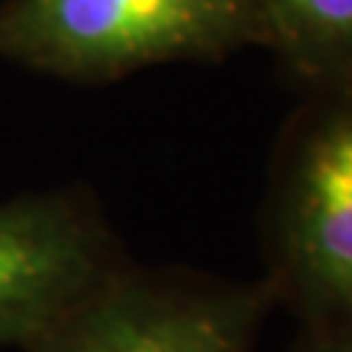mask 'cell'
I'll return each mask as SVG.
<instances>
[{
    "instance_id": "6da1fadb",
    "label": "cell",
    "mask_w": 352,
    "mask_h": 352,
    "mask_svg": "<svg viewBox=\"0 0 352 352\" xmlns=\"http://www.w3.org/2000/svg\"><path fill=\"white\" fill-rule=\"evenodd\" d=\"M264 241L273 294L317 332H352V85L311 91L270 164Z\"/></svg>"
},
{
    "instance_id": "7a4b0ae2",
    "label": "cell",
    "mask_w": 352,
    "mask_h": 352,
    "mask_svg": "<svg viewBox=\"0 0 352 352\" xmlns=\"http://www.w3.org/2000/svg\"><path fill=\"white\" fill-rule=\"evenodd\" d=\"M256 0H6L0 56L65 80H115L164 62L261 47Z\"/></svg>"
},
{
    "instance_id": "3957f363",
    "label": "cell",
    "mask_w": 352,
    "mask_h": 352,
    "mask_svg": "<svg viewBox=\"0 0 352 352\" xmlns=\"http://www.w3.org/2000/svg\"><path fill=\"white\" fill-rule=\"evenodd\" d=\"M267 282H226L120 261L32 352H252Z\"/></svg>"
},
{
    "instance_id": "277c9868",
    "label": "cell",
    "mask_w": 352,
    "mask_h": 352,
    "mask_svg": "<svg viewBox=\"0 0 352 352\" xmlns=\"http://www.w3.org/2000/svg\"><path fill=\"white\" fill-rule=\"evenodd\" d=\"M120 261L97 208L80 194L0 203V346L32 352Z\"/></svg>"
},
{
    "instance_id": "5b68a950",
    "label": "cell",
    "mask_w": 352,
    "mask_h": 352,
    "mask_svg": "<svg viewBox=\"0 0 352 352\" xmlns=\"http://www.w3.org/2000/svg\"><path fill=\"white\" fill-rule=\"evenodd\" d=\"M264 44L311 91L352 85V0H256Z\"/></svg>"
},
{
    "instance_id": "8992f818",
    "label": "cell",
    "mask_w": 352,
    "mask_h": 352,
    "mask_svg": "<svg viewBox=\"0 0 352 352\" xmlns=\"http://www.w3.org/2000/svg\"><path fill=\"white\" fill-rule=\"evenodd\" d=\"M296 352H352V332H314Z\"/></svg>"
}]
</instances>
